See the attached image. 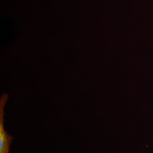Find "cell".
I'll use <instances>...</instances> for the list:
<instances>
[{"label": "cell", "instance_id": "6da1fadb", "mask_svg": "<svg viewBox=\"0 0 153 153\" xmlns=\"http://www.w3.org/2000/svg\"><path fill=\"white\" fill-rule=\"evenodd\" d=\"M7 95H3L0 101V153H9L10 146L13 139L4 129V108L7 100Z\"/></svg>", "mask_w": 153, "mask_h": 153}]
</instances>
